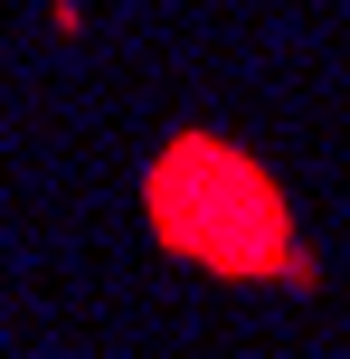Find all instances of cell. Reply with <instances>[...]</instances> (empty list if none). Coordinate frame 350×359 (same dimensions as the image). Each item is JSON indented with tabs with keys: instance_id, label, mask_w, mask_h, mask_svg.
<instances>
[{
	"instance_id": "cell-1",
	"label": "cell",
	"mask_w": 350,
	"mask_h": 359,
	"mask_svg": "<svg viewBox=\"0 0 350 359\" xmlns=\"http://www.w3.org/2000/svg\"><path fill=\"white\" fill-rule=\"evenodd\" d=\"M142 227L170 265L218 274V284H275V293L322 284L303 217H294V189L237 133H208V123H180L142 161Z\"/></svg>"
}]
</instances>
